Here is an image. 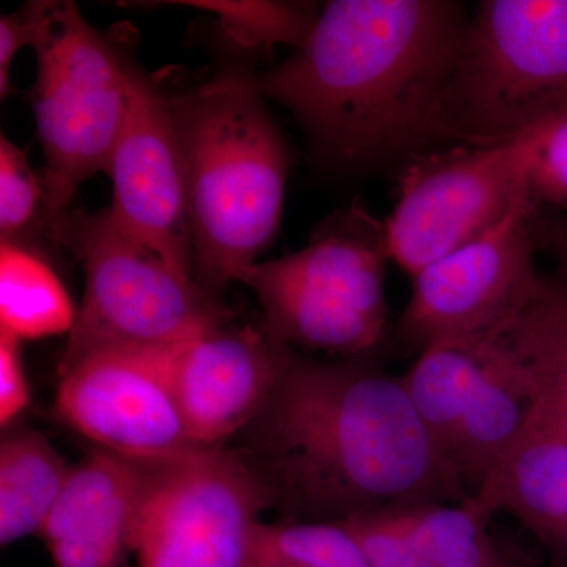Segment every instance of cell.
<instances>
[{
  "label": "cell",
  "instance_id": "24",
  "mask_svg": "<svg viewBox=\"0 0 567 567\" xmlns=\"http://www.w3.org/2000/svg\"><path fill=\"white\" fill-rule=\"evenodd\" d=\"M528 144V188L536 205L567 218V104L525 133Z\"/></svg>",
  "mask_w": 567,
  "mask_h": 567
},
{
  "label": "cell",
  "instance_id": "1",
  "mask_svg": "<svg viewBox=\"0 0 567 567\" xmlns=\"http://www.w3.org/2000/svg\"><path fill=\"white\" fill-rule=\"evenodd\" d=\"M249 464L287 522H342L470 492L436 447L402 383L363 357L293 353L244 434Z\"/></svg>",
  "mask_w": 567,
  "mask_h": 567
},
{
  "label": "cell",
  "instance_id": "29",
  "mask_svg": "<svg viewBox=\"0 0 567 567\" xmlns=\"http://www.w3.org/2000/svg\"><path fill=\"white\" fill-rule=\"evenodd\" d=\"M554 246L557 251L559 271L557 278L567 286V218L561 219V223L557 224L554 230Z\"/></svg>",
  "mask_w": 567,
  "mask_h": 567
},
{
  "label": "cell",
  "instance_id": "2",
  "mask_svg": "<svg viewBox=\"0 0 567 567\" xmlns=\"http://www.w3.org/2000/svg\"><path fill=\"white\" fill-rule=\"evenodd\" d=\"M468 22L454 0H331L257 85L292 112L320 162L368 169L431 144Z\"/></svg>",
  "mask_w": 567,
  "mask_h": 567
},
{
  "label": "cell",
  "instance_id": "18",
  "mask_svg": "<svg viewBox=\"0 0 567 567\" xmlns=\"http://www.w3.org/2000/svg\"><path fill=\"white\" fill-rule=\"evenodd\" d=\"M73 465L47 435L24 423L0 439V544L39 536L69 483Z\"/></svg>",
  "mask_w": 567,
  "mask_h": 567
},
{
  "label": "cell",
  "instance_id": "21",
  "mask_svg": "<svg viewBox=\"0 0 567 567\" xmlns=\"http://www.w3.org/2000/svg\"><path fill=\"white\" fill-rule=\"evenodd\" d=\"M432 567H492L503 561L488 535L492 518L473 502L395 507Z\"/></svg>",
  "mask_w": 567,
  "mask_h": 567
},
{
  "label": "cell",
  "instance_id": "26",
  "mask_svg": "<svg viewBox=\"0 0 567 567\" xmlns=\"http://www.w3.org/2000/svg\"><path fill=\"white\" fill-rule=\"evenodd\" d=\"M363 551L369 567H432L395 507L341 522Z\"/></svg>",
  "mask_w": 567,
  "mask_h": 567
},
{
  "label": "cell",
  "instance_id": "4",
  "mask_svg": "<svg viewBox=\"0 0 567 567\" xmlns=\"http://www.w3.org/2000/svg\"><path fill=\"white\" fill-rule=\"evenodd\" d=\"M567 104V0H484L432 115V142L506 144Z\"/></svg>",
  "mask_w": 567,
  "mask_h": 567
},
{
  "label": "cell",
  "instance_id": "6",
  "mask_svg": "<svg viewBox=\"0 0 567 567\" xmlns=\"http://www.w3.org/2000/svg\"><path fill=\"white\" fill-rule=\"evenodd\" d=\"M50 234L85 275L58 374L102 350L182 344L233 315L218 293L118 229L107 208L66 212Z\"/></svg>",
  "mask_w": 567,
  "mask_h": 567
},
{
  "label": "cell",
  "instance_id": "10",
  "mask_svg": "<svg viewBox=\"0 0 567 567\" xmlns=\"http://www.w3.org/2000/svg\"><path fill=\"white\" fill-rule=\"evenodd\" d=\"M537 205H514L486 234L429 265L413 279L398 333L417 352L443 339L494 338L535 297Z\"/></svg>",
  "mask_w": 567,
  "mask_h": 567
},
{
  "label": "cell",
  "instance_id": "5",
  "mask_svg": "<svg viewBox=\"0 0 567 567\" xmlns=\"http://www.w3.org/2000/svg\"><path fill=\"white\" fill-rule=\"evenodd\" d=\"M388 262L385 221L357 200L317 224L300 251L254 264L240 282L282 344L363 357L385 338Z\"/></svg>",
  "mask_w": 567,
  "mask_h": 567
},
{
  "label": "cell",
  "instance_id": "7",
  "mask_svg": "<svg viewBox=\"0 0 567 567\" xmlns=\"http://www.w3.org/2000/svg\"><path fill=\"white\" fill-rule=\"evenodd\" d=\"M35 52L32 106L47 162L43 226L51 233L82 183L107 173L128 115L134 62L74 2L58 3L51 32Z\"/></svg>",
  "mask_w": 567,
  "mask_h": 567
},
{
  "label": "cell",
  "instance_id": "15",
  "mask_svg": "<svg viewBox=\"0 0 567 567\" xmlns=\"http://www.w3.org/2000/svg\"><path fill=\"white\" fill-rule=\"evenodd\" d=\"M494 517L507 513L548 544L567 546V440L527 427L472 495Z\"/></svg>",
  "mask_w": 567,
  "mask_h": 567
},
{
  "label": "cell",
  "instance_id": "19",
  "mask_svg": "<svg viewBox=\"0 0 567 567\" xmlns=\"http://www.w3.org/2000/svg\"><path fill=\"white\" fill-rule=\"evenodd\" d=\"M488 350V338L443 339L424 347L402 375L416 415L450 464L451 443L486 368Z\"/></svg>",
  "mask_w": 567,
  "mask_h": 567
},
{
  "label": "cell",
  "instance_id": "8",
  "mask_svg": "<svg viewBox=\"0 0 567 567\" xmlns=\"http://www.w3.org/2000/svg\"><path fill=\"white\" fill-rule=\"evenodd\" d=\"M270 494L240 447L156 462L136 567H252V537Z\"/></svg>",
  "mask_w": 567,
  "mask_h": 567
},
{
  "label": "cell",
  "instance_id": "22",
  "mask_svg": "<svg viewBox=\"0 0 567 567\" xmlns=\"http://www.w3.org/2000/svg\"><path fill=\"white\" fill-rule=\"evenodd\" d=\"M252 567H369L341 522H287L257 525Z\"/></svg>",
  "mask_w": 567,
  "mask_h": 567
},
{
  "label": "cell",
  "instance_id": "9",
  "mask_svg": "<svg viewBox=\"0 0 567 567\" xmlns=\"http://www.w3.org/2000/svg\"><path fill=\"white\" fill-rule=\"evenodd\" d=\"M528 188L525 134L491 147L416 156L385 219L388 252L410 278L496 226Z\"/></svg>",
  "mask_w": 567,
  "mask_h": 567
},
{
  "label": "cell",
  "instance_id": "23",
  "mask_svg": "<svg viewBox=\"0 0 567 567\" xmlns=\"http://www.w3.org/2000/svg\"><path fill=\"white\" fill-rule=\"evenodd\" d=\"M212 11L223 31L246 50L303 47L320 9L309 2H178Z\"/></svg>",
  "mask_w": 567,
  "mask_h": 567
},
{
  "label": "cell",
  "instance_id": "30",
  "mask_svg": "<svg viewBox=\"0 0 567 567\" xmlns=\"http://www.w3.org/2000/svg\"><path fill=\"white\" fill-rule=\"evenodd\" d=\"M492 567H513L511 565H507L505 561H499L498 565L492 566Z\"/></svg>",
  "mask_w": 567,
  "mask_h": 567
},
{
  "label": "cell",
  "instance_id": "13",
  "mask_svg": "<svg viewBox=\"0 0 567 567\" xmlns=\"http://www.w3.org/2000/svg\"><path fill=\"white\" fill-rule=\"evenodd\" d=\"M293 353L264 320L240 323L234 312L178 344L174 388L194 442L219 447L244 434L262 412Z\"/></svg>",
  "mask_w": 567,
  "mask_h": 567
},
{
  "label": "cell",
  "instance_id": "16",
  "mask_svg": "<svg viewBox=\"0 0 567 567\" xmlns=\"http://www.w3.org/2000/svg\"><path fill=\"white\" fill-rule=\"evenodd\" d=\"M491 339L486 368L450 447V461L470 495L488 470L527 431L535 399L524 372L499 339Z\"/></svg>",
  "mask_w": 567,
  "mask_h": 567
},
{
  "label": "cell",
  "instance_id": "31",
  "mask_svg": "<svg viewBox=\"0 0 567 567\" xmlns=\"http://www.w3.org/2000/svg\"><path fill=\"white\" fill-rule=\"evenodd\" d=\"M565 550H567V546L565 547Z\"/></svg>",
  "mask_w": 567,
  "mask_h": 567
},
{
  "label": "cell",
  "instance_id": "14",
  "mask_svg": "<svg viewBox=\"0 0 567 567\" xmlns=\"http://www.w3.org/2000/svg\"><path fill=\"white\" fill-rule=\"evenodd\" d=\"M156 462L95 450L73 465L40 529L54 567H132Z\"/></svg>",
  "mask_w": 567,
  "mask_h": 567
},
{
  "label": "cell",
  "instance_id": "12",
  "mask_svg": "<svg viewBox=\"0 0 567 567\" xmlns=\"http://www.w3.org/2000/svg\"><path fill=\"white\" fill-rule=\"evenodd\" d=\"M112 221L183 276L194 278L188 188L169 100L134 63L130 106L107 173Z\"/></svg>",
  "mask_w": 567,
  "mask_h": 567
},
{
  "label": "cell",
  "instance_id": "27",
  "mask_svg": "<svg viewBox=\"0 0 567 567\" xmlns=\"http://www.w3.org/2000/svg\"><path fill=\"white\" fill-rule=\"evenodd\" d=\"M59 2H28L14 13L0 18V96L11 93V62L25 47L33 50L47 39L55 20Z\"/></svg>",
  "mask_w": 567,
  "mask_h": 567
},
{
  "label": "cell",
  "instance_id": "25",
  "mask_svg": "<svg viewBox=\"0 0 567 567\" xmlns=\"http://www.w3.org/2000/svg\"><path fill=\"white\" fill-rule=\"evenodd\" d=\"M44 188L29 164L28 153L9 137H0V234L18 244L39 218L43 226Z\"/></svg>",
  "mask_w": 567,
  "mask_h": 567
},
{
  "label": "cell",
  "instance_id": "28",
  "mask_svg": "<svg viewBox=\"0 0 567 567\" xmlns=\"http://www.w3.org/2000/svg\"><path fill=\"white\" fill-rule=\"evenodd\" d=\"M31 404V385L22 360L21 341L0 331V425L18 423Z\"/></svg>",
  "mask_w": 567,
  "mask_h": 567
},
{
  "label": "cell",
  "instance_id": "3",
  "mask_svg": "<svg viewBox=\"0 0 567 567\" xmlns=\"http://www.w3.org/2000/svg\"><path fill=\"white\" fill-rule=\"evenodd\" d=\"M188 188L194 279L218 293L275 240L292 155L251 71L167 96Z\"/></svg>",
  "mask_w": 567,
  "mask_h": 567
},
{
  "label": "cell",
  "instance_id": "11",
  "mask_svg": "<svg viewBox=\"0 0 567 567\" xmlns=\"http://www.w3.org/2000/svg\"><path fill=\"white\" fill-rule=\"evenodd\" d=\"M177 346L89 354L59 374L55 416L99 450L136 461L167 462L205 450L194 442L175 394Z\"/></svg>",
  "mask_w": 567,
  "mask_h": 567
},
{
  "label": "cell",
  "instance_id": "20",
  "mask_svg": "<svg viewBox=\"0 0 567 567\" xmlns=\"http://www.w3.org/2000/svg\"><path fill=\"white\" fill-rule=\"evenodd\" d=\"M74 308L58 274L39 254L13 241L0 248V331L20 341L70 333Z\"/></svg>",
  "mask_w": 567,
  "mask_h": 567
},
{
  "label": "cell",
  "instance_id": "17",
  "mask_svg": "<svg viewBox=\"0 0 567 567\" xmlns=\"http://www.w3.org/2000/svg\"><path fill=\"white\" fill-rule=\"evenodd\" d=\"M513 354L532 388L528 427L567 440V286L544 276L513 323L494 336Z\"/></svg>",
  "mask_w": 567,
  "mask_h": 567
}]
</instances>
